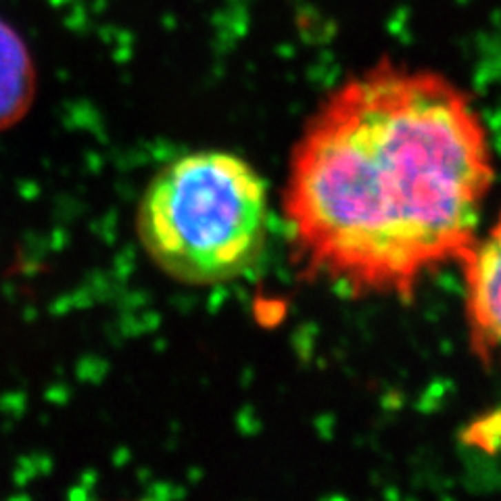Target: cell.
<instances>
[{
  "label": "cell",
  "mask_w": 501,
  "mask_h": 501,
  "mask_svg": "<svg viewBox=\"0 0 501 501\" xmlns=\"http://www.w3.org/2000/svg\"><path fill=\"white\" fill-rule=\"evenodd\" d=\"M464 272L470 351L487 368H501V211L458 263Z\"/></svg>",
  "instance_id": "3"
},
{
  "label": "cell",
  "mask_w": 501,
  "mask_h": 501,
  "mask_svg": "<svg viewBox=\"0 0 501 501\" xmlns=\"http://www.w3.org/2000/svg\"><path fill=\"white\" fill-rule=\"evenodd\" d=\"M36 94V67L21 34L0 17V132L30 111Z\"/></svg>",
  "instance_id": "4"
},
{
  "label": "cell",
  "mask_w": 501,
  "mask_h": 501,
  "mask_svg": "<svg viewBox=\"0 0 501 501\" xmlns=\"http://www.w3.org/2000/svg\"><path fill=\"white\" fill-rule=\"evenodd\" d=\"M493 182L468 92L380 61L322 99L293 147L282 211L295 261L355 295L411 299L470 251Z\"/></svg>",
  "instance_id": "1"
},
{
  "label": "cell",
  "mask_w": 501,
  "mask_h": 501,
  "mask_svg": "<svg viewBox=\"0 0 501 501\" xmlns=\"http://www.w3.org/2000/svg\"><path fill=\"white\" fill-rule=\"evenodd\" d=\"M269 207L259 174L238 155L198 151L155 174L136 211L151 261L190 286L247 274L267 238Z\"/></svg>",
  "instance_id": "2"
}]
</instances>
